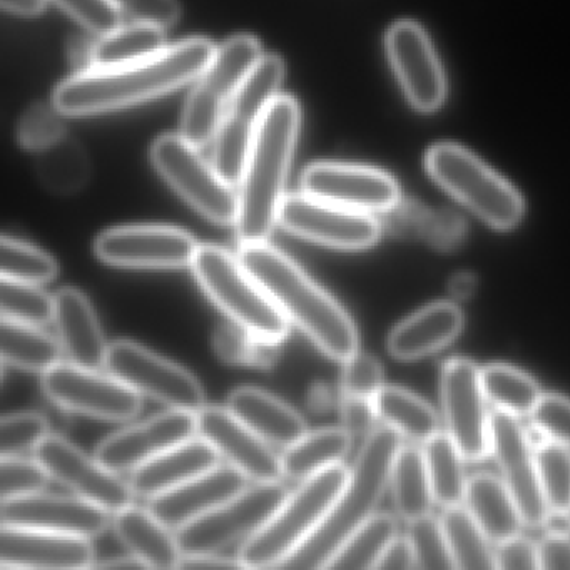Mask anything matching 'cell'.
I'll return each instance as SVG.
<instances>
[{
	"label": "cell",
	"mask_w": 570,
	"mask_h": 570,
	"mask_svg": "<svg viewBox=\"0 0 570 570\" xmlns=\"http://www.w3.org/2000/svg\"><path fill=\"white\" fill-rule=\"evenodd\" d=\"M215 55L208 39H188L135 65L78 72L56 89L52 101L76 118L141 105L199 78Z\"/></svg>",
	"instance_id": "1"
},
{
	"label": "cell",
	"mask_w": 570,
	"mask_h": 570,
	"mask_svg": "<svg viewBox=\"0 0 570 570\" xmlns=\"http://www.w3.org/2000/svg\"><path fill=\"white\" fill-rule=\"evenodd\" d=\"M239 262L330 358L345 363L358 352V332L346 309L268 242L239 246Z\"/></svg>",
	"instance_id": "2"
},
{
	"label": "cell",
	"mask_w": 570,
	"mask_h": 570,
	"mask_svg": "<svg viewBox=\"0 0 570 570\" xmlns=\"http://www.w3.org/2000/svg\"><path fill=\"white\" fill-rule=\"evenodd\" d=\"M299 121L296 99L279 95L259 122L239 181L235 226L242 245L268 242L278 223Z\"/></svg>",
	"instance_id": "3"
},
{
	"label": "cell",
	"mask_w": 570,
	"mask_h": 570,
	"mask_svg": "<svg viewBox=\"0 0 570 570\" xmlns=\"http://www.w3.org/2000/svg\"><path fill=\"white\" fill-rule=\"evenodd\" d=\"M399 433L376 426L363 442L348 480L318 529L292 553L283 569H326L343 543L375 513L390 485L393 459L400 449Z\"/></svg>",
	"instance_id": "4"
},
{
	"label": "cell",
	"mask_w": 570,
	"mask_h": 570,
	"mask_svg": "<svg viewBox=\"0 0 570 570\" xmlns=\"http://www.w3.org/2000/svg\"><path fill=\"white\" fill-rule=\"evenodd\" d=\"M348 475L350 470L338 463L303 480L272 519L245 540L236 556L243 569L282 566L318 529Z\"/></svg>",
	"instance_id": "5"
},
{
	"label": "cell",
	"mask_w": 570,
	"mask_h": 570,
	"mask_svg": "<svg viewBox=\"0 0 570 570\" xmlns=\"http://www.w3.org/2000/svg\"><path fill=\"white\" fill-rule=\"evenodd\" d=\"M203 292L226 316L258 338L283 342L289 320L239 258L215 245H202L191 265Z\"/></svg>",
	"instance_id": "6"
},
{
	"label": "cell",
	"mask_w": 570,
	"mask_h": 570,
	"mask_svg": "<svg viewBox=\"0 0 570 570\" xmlns=\"http://www.w3.org/2000/svg\"><path fill=\"white\" fill-rule=\"evenodd\" d=\"M426 171L456 202L475 213L495 229H512L522 219V196L509 181L497 175L462 146H433L426 153Z\"/></svg>",
	"instance_id": "7"
},
{
	"label": "cell",
	"mask_w": 570,
	"mask_h": 570,
	"mask_svg": "<svg viewBox=\"0 0 570 570\" xmlns=\"http://www.w3.org/2000/svg\"><path fill=\"white\" fill-rule=\"evenodd\" d=\"M262 58V45L253 36H235L216 49L215 58L186 101L183 138L198 148L215 139L233 98Z\"/></svg>",
	"instance_id": "8"
},
{
	"label": "cell",
	"mask_w": 570,
	"mask_h": 570,
	"mask_svg": "<svg viewBox=\"0 0 570 570\" xmlns=\"http://www.w3.org/2000/svg\"><path fill=\"white\" fill-rule=\"evenodd\" d=\"M285 62L276 55L263 56L233 98L213 146V166L229 185H239L249 146L272 102L278 98Z\"/></svg>",
	"instance_id": "9"
},
{
	"label": "cell",
	"mask_w": 570,
	"mask_h": 570,
	"mask_svg": "<svg viewBox=\"0 0 570 570\" xmlns=\"http://www.w3.org/2000/svg\"><path fill=\"white\" fill-rule=\"evenodd\" d=\"M151 161L165 181L209 222L235 225L238 195L215 166L198 153V146L181 135L159 136L151 146Z\"/></svg>",
	"instance_id": "10"
},
{
	"label": "cell",
	"mask_w": 570,
	"mask_h": 570,
	"mask_svg": "<svg viewBox=\"0 0 570 570\" xmlns=\"http://www.w3.org/2000/svg\"><path fill=\"white\" fill-rule=\"evenodd\" d=\"M289 495L279 482L256 483L176 532L183 556L219 552L255 535Z\"/></svg>",
	"instance_id": "11"
},
{
	"label": "cell",
	"mask_w": 570,
	"mask_h": 570,
	"mask_svg": "<svg viewBox=\"0 0 570 570\" xmlns=\"http://www.w3.org/2000/svg\"><path fill=\"white\" fill-rule=\"evenodd\" d=\"M105 368L136 392L169 409L198 413L205 406L202 383L191 372L139 343H111Z\"/></svg>",
	"instance_id": "12"
},
{
	"label": "cell",
	"mask_w": 570,
	"mask_h": 570,
	"mask_svg": "<svg viewBox=\"0 0 570 570\" xmlns=\"http://www.w3.org/2000/svg\"><path fill=\"white\" fill-rule=\"evenodd\" d=\"M42 390L61 409L106 422H129L142 406L141 393L111 373L105 375L71 362L42 373Z\"/></svg>",
	"instance_id": "13"
},
{
	"label": "cell",
	"mask_w": 570,
	"mask_h": 570,
	"mask_svg": "<svg viewBox=\"0 0 570 570\" xmlns=\"http://www.w3.org/2000/svg\"><path fill=\"white\" fill-rule=\"evenodd\" d=\"M278 223L299 238L343 252L370 248L382 233L379 219L370 213L342 208L305 193L285 196Z\"/></svg>",
	"instance_id": "14"
},
{
	"label": "cell",
	"mask_w": 570,
	"mask_h": 570,
	"mask_svg": "<svg viewBox=\"0 0 570 570\" xmlns=\"http://www.w3.org/2000/svg\"><path fill=\"white\" fill-rule=\"evenodd\" d=\"M443 415L446 432L463 459L483 460L490 453L492 415L487 410L480 370L470 360L452 358L442 368Z\"/></svg>",
	"instance_id": "15"
},
{
	"label": "cell",
	"mask_w": 570,
	"mask_h": 570,
	"mask_svg": "<svg viewBox=\"0 0 570 570\" xmlns=\"http://www.w3.org/2000/svg\"><path fill=\"white\" fill-rule=\"evenodd\" d=\"M35 459L56 482L108 512L132 505L136 493L129 480L126 482L118 472L102 465L98 456H89L62 436L49 435L35 450Z\"/></svg>",
	"instance_id": "16"
},
{
	"label": "cell",
	"mask_w": 570,
	"mask_h": 570,
	"mask_svg": "<svg viewBox=\"0 0 570 570\" xmlns=\"http://www.w3.org/2000/svg\"><path fill=\"white\" fill-rule=\"evenodd\" d=\"M490 453L502 473L503 483L512 493L523 523L542 527L550 512L540 489L535 449L519 416L497 410L490 425Z\"/></svg>",
	"instance_id": "17"
},
{
	"label": "cell",
	"mask_w": 570,
	"mask_h": 570,
	"mask_svg": "<svg viewBox=\"0 0 570 570\" xmlns=\"http://www.w3.org/2000/svg\"><path fill=\"white\" fill-rule=\"evenodd\" d=\"M198 248L189 233L173 226H121L101 233L95 243L96 256L119 268H186Z\"/></svg>",
	"instance_id": "18"
},
{
	"label": "cell",
	"mask_w": 570,
	"mask_h": 570,
	"mask_svg": "<svg viewBox=\"0 0 570 570\" xmlns=\"http://www.w3.org/2000/svg\"><path fill=\"white\" fill-rule=\"evenodd\" d=\"M305 195L362 213H389L400 203L395 179L368 166L316 163L302 176Z\"/></svg>",
	"instance_id": "19"
},
{
	"label": "cell",
	"mask_w": 570,
	"mask_h": 570,
	"mask_svg": "<svg viewBox=\"0 0 570 570\" xmlns=\"http://www.w3.org/2000/svg\"><path fill=\"white\" fill-rule=\"evenodd\" d=\"M386 52L413 108L436 111L445 99V75L422 26L412 21L393 24L386 35Z\"/></svg>",
	"instance_id": "20"
},
{
	"label": "cell",
	"mask_w": 570,
	"mask_h": 570,
	"mask_svg": "<svg viewBox=\"0 0 570 570\" xmlns=\"http://www.w3.org/2000/svg\"><path fill=\"white\" fill-rule=\"evenodd\" d=\"M198 433V416L189 410L169 409L138 425L128 426L102 440L96 456L112 472L138 469L159 453L193 439Z\"/></svg>",
	"instance_id": "21"
},
{
	"label": "cell",
	"mask_w": 570,
	"mask_h": 570,
	"mask_svg": "<svg viewBox=\"0 0 570 570\" xmlns=\"http://www.w3.org/2000/svg\"><path fill=\"white\" fill-rule=\"evenodd\" d=\"M196 416L199 435L208 440L229 465L256 483L279 482L283 476L282 455L229 409L203 406Z\"/></svg>",
	"instance_id": "22"
},
{
	"label": "cell",
	"mask_w": 570,
	"mask_h": 570,
	"mask_svg": "<svg viewBox=\"0 0 570 570\" xmlns=\"http://www.w3.org/2000/svg\"><path fill=\"white\" fill-rule=\"evenodd\" d=\"M0 520L2 525L28 527L91 539L105 532L109 512L78 495L39 492L2 500Z\"/></svg>",
	"instance_id": "23"
},
{
	"label": "cell",
	"mask_w": 570,
	"mask_h": 570,
	"mask_svg": "<svg viewBox=\"0 0 570 570\" xmlns=\"http://www.w3.org/2000/svg\"><path fill=\"white\" fill-rule=\"evenodd\" d=\"M88 537L2 525L0 567L28 570H81L95 566Z\"/></svg>",
	"instance_id": "24"
},
{
	"label": "cell",
	"mask_w": 570,
	"mask_h": 570,
	"mask_svg": "<svg viewBox=\"0 0 570 570\" xmlns=\"http://www.w3.org/2000/svg\"><path fill=\"white\" fill-rule=\"evenodd\" d=\"M248 476L233 465H218L181 487L149 499V509L169 529L199 519L248 487Z\"/></svg>",
	"instance_id": "25"
},
{
	"label": "cell",
	"mask_w": 570,
	"mask_h": 570,
	"mask_svg": "<svg viewBox=\"0 0 570 570\" xmlns=\"http://www.w3.org/2000/svg\"><path fill=\"white\" fill-rule=\"evenodd\" d=\"M219 456L208 440L193 436L132 470L129 483L136 495L149 500L215 469Z\"/></svg>",
	"instance_id": "26"
},
{
	"label": "cell",
	"mask_w": 570,
	"mask_h": 570,
	"mask_svg": "<svg viewBox=\"0 0 570 570\" xmlns=\"http://www.w3.org/2000/svg\"><path fill=\"white\" fill-rule=\"evenodd\" d=\"M55 299L56 330L69 362L85 368H105L109 345L85 293L68 286L59 289Z\"/></svg>",
	"instance_id": "27"
},
{
	"label": "cell",
	"mask_w": 570,
	"mask_h": 570,
	"mask_svg": "<svg viewBox=\"0 0 570 570\" xmlns=\"http://www.w3.org/2000/svg\"><path fill=\"white\" fill-rule=\"evenodd\" d=\"M463 326V313L449 302L433 303L403 320L389 336V352L399 360H419L445 348Z\"/></svg>",
	"instance_id": "28"
},
{
	"label": "cell",
	"mask_w": 570,
	"mask_h": 570,
	"mask_svg": "<svg viewBox=\"0 0 570 570\" xmlns=\"http://www.w3.org/2000/svg\"><path fill=\"white\" fill-rule=\"evenodd\" d=\"M115 532L131 556L146 569H178L183 559L176 532L163 523L151 509L132 505L115 513Z\"/></svg>",
	"instance_id": "29"
},
{
	"label": "cell",
	"mask_w": 570,
	"mask_h": 570,
	"mask_svg": "<svg viewBox=\"0 0 570 570\" xmlns=\"http://www.w3.org/2000/svg\"><path fill=\"white\" fill-rule=\"evenodd\" d=\"M228 409L272 445L286 449L306 433L305 420L295 409L272 393L253 386H242L232 392Z\"/></svg>",
	"instance_id": "30"
},
{
	"label": "cell",
	"mask_w": 570,
	"mask_h": 570,
	"mask_svg": "<svg viewBox=\"0 0 570 570\" xmlns=\"http://www.w3.org/2000/svg\"><path fill=\"white\" fill-rule=\"evenodd\" d=\"M463 503L490 542L502 543L519 535L522 515L503 480L476 473L466 482Z\"/></svg>",
	"instance_id": "31"
},
{
	"label": "cell",
	"mask_w": 570,
	"mask_h": 570,
	"mask_svg": "<svg viewBox=\"0 0 570 570\" xmlns=\"http://www.w3.org/2000/svg\"><path fill=\"white\" fill-rule=\"evenodd\" d=\"M352 446V435L343 426L306 432L298 442L286 446L283 452V476L293 480L309 479L328 466L342 463Z\"/></svg>",
	"instance_id": "32"
},
{
	"label": "cell",
	"mask_w": 570,
	"mask_h": 570,
	"mask_svg": "<svg viewBox=\"0 0 570 570\" xmlns=\"http://www.w3.org/2000/svg\"><path fill=\"white\" fill-rule=\"evenodd\" d=\"M393 503L406 522L429 515L433 500L425 453L415 445H400L390 473Z\"/></svg>",
	"instance_id": "33"
},
{
	"label": "cell",
	"mask_w": 570,
	"mask_h": 570,
	"mask_svg": "<svg viewBox=\"0 0 570 570\" xmlns=\"http://www.w3.org/2000/svg\"><path fill=\"white\" fill-rule=\"evenodd\" d=\"M62 346L39 326L2 318L0 356L8 365L26 372L46 373L61 363Z\"/></svg>",
	"instance_id": "34"
},
{
	"label": "cell",
	"mask_w": 570,
	"mask_h": 570,
	"mask_svg": "<svg viewBox=\"0 0 570 570\" xmlns=\"http://www.w3.org/2000/svg\"><path fill=\"white\" fill-rule=\"evenodd\" d=\"M375 410L383 425L413 443H426L439 435L440 423L435 410L409 390L383 386L375 396Z\"/></svg>",
	"instance_id": "35"
},
{
	"label": "cell",
	"mask_w": 570,
	"mask_h": 570,
	"mask_svg": "<svg viewBox=\"0 0 570 570\" xmlns=\"http://www.w3.org/2000/svg\"><path fill=\"white\" fill-rule=\"evenodd\" d=\"M165 42V29L132 22L101 36L92 45L91 69L121 68L145 61L168 48Z\"/></svg>",
	"instance_id": "36"
},
{
	"label": "cell",
	"mask_w": 570,
	"mask_h": 570,
	"mask_svg": "<svg viewBox=\"0 0 570 570\" xmlns=\"http://www.w3.org/2000/svg\"><path fill=\"white\" fill-rule=\"evenodd\" d=\"M440 522L455 569H495V552L490 547V539L470 515L469 510L462 505L449 507Z\"/></svg>",
	"instance_id": "37"
},
{
	"label": "cell",
	"mask_w": 570,
	"mask_h": 570,
	"mask_svg": "<svg viewBox=\"0 0 570 570\" xmlns=\"http://www.w3.org/2000/svg\"><path fill=\"white\" fill-rule=\"evenodd\" d=\"M426 470L433 500L443 509L456 507L465 499L466 482L463 455L449 433L433 436L425 443Z\"/></svg>",
	"instance_id": "38"
},
{
	"label": "cell",
	"mask_w": 570,
	"mask_h": 570,
	"mask_svg": "<svg viewBox=\"0 0 570 570\" xmlns=\"http://www.w3.org/2000/svg\"><path fill=\"white\" fill-rule=\"evenodd\" d=\"M480 380L487 402L509 415H530L542 396L532 376L502 363L480 370Z\"/></svg>",
	"instance_id": "39"
},
{
	"label": "cell",
	"mask_w": 570,
	"mask_h": 570,
	"mask_svg": "<svg viewBox=\"0 0 570 570\" xmlns=\"http://www.w3.org/2000/svg\"><path fill=\"white\" fill-rule=\"evenodd\" d=\"M399 537L396 520L373 513L335 553L326 569H376L390 543Z\"/></svg>",
	"instance_id": "40"
},
{
	"label": "cell",
	"mask_w": 570,
	"mask_h": 570,
	"mask_svg": "<svg viewBox=\"0 0 570 570\" xmlns=\"http://www.w3.org/2000/svg\"><path fill=\"white\" fill-rule=\"evenodd\" d=\"M540 489L550 513L566 517L570 513V450L560 443H540L535 449Z\"/></svg>",
	"instance_id": "41"
},
{
	"label": "cell",
	"mask_w": 570,
	"mask_h": 570,
	"mask_svg": "<svg viewBox=\"0 0 570 570\" xmlns=\"http://www.w3.org/2000/svg\"><path fill=\"white\" fill-rule=\"evenodd\" d=\"M58 262L28 243L2 236L0 239V275L14 282L42 285L58 276Z\"/></svg>",
	"instance_id": "42"
},
{
	"label": "cell",
	"mask_w": 570,
	"mask_h": 570,
	"mask_svg": "<svg viewBox=\"0 0 570 570\" xmlns=\"http://www.w3.org/2000/svg\"><path fill=\"white\" fill-rule=\"evenodd\" d=\"M38 286L2 278L0 282L2 318H11L35 326H45L55 322V296L42 292Z\"/></svg>",
	"instance_id": "43"
},
{
	"label": "cell",
	"mask_w": 570,
	"mask_h": 570,
	"mask_svg": "<svg viewBox=\"0 0 570 570\" xmlns=\"http://www.w3.org/2000/svg\"><path fill=\"white\" fill-rule=\"evenodd\" d=\"M282 342L258 338L242 326H223L215 335L219 358L235 365L269 366L279 355Z\"/></svg>",
	"instance_id": "44"
},
{
	"label": "cell",
	"mask_w": 570,
	"mask_h": 570,
	"mask_svg": "<svg viewBox=\"0 0 570 570\" xmlns=\"http://www.w3.org/2000/svg\"><path fill=\"white\" fill-rule=\"evenodd\" d=\"M406 539L412 543L419 569H455L442 522L435 517L429 513L409 522Z\"/></svg>",
	"instance_id": "45"
},
{
	"label": "cell",
	"mask_w": 570,
	"mask_h": 570,
	"mask_svg": "<svg viewBox=\"0 0 570 570\" xmlns=\"http://www.w3.org/2000/svg\"><path fill=\"white\" fill-rule=\"evenodd\" d=\"M49 433V423L39 413L24 412L6 415L0 422V455H24L35 452Z\"/></svg>",
	"instance_id": "46"
},
{
	"label": "cell",
	"mask_w": 570,
	"mask_h": 570,
	"mask_svg": "<svg viewBox=\"0 0 570 570\" xmlns=\"http://www.w3.org/2000/svg\"><path fill=\"white\" fill-rule=\"evenodd\" d=\"M51 475L38 460L22 455L2 456L0 460V499H18L45 492Z\"/></svg>",
	"instance_id": "47"
},
{
	"label": "cell",
	"mask_w": 570,
	"mask_h": 570,
	"mask_svg": "<svg viewBox=\"0 0 570 570\" xmlns=\"http://www.w3.org/2000/svg\"><path fill=\"white\" fill-rule=\"evenodd\" d=\"M532 425L537 432L542 433L550 442L570 449V400L566 396L547 395L540 396L535 409L530 413Z\"/></svg>",
	"instance_id": "48"
},
{
	"label": "cell",
	"mask_w": 570,
	"mask_h": 570,
	"mask_svg": "<svg viewBox=\"0 0 570 570\" xmlns=\"http://www.w3.org/2000/svg\"><path fill=\"white\" fill-rule=\"evenodd\" d=\"M383 389V370L379 360L368 353L356 352L346 360L342 375V395L375 400Z\"/></svg>",
	"instance_id": "49"
},
{
	"label": "cell",
	"mask_w": 570,
	"mask_h": 570,
	"mask_svg": "<svg viewBox=\"0 0 570 570\" xmlns=\"http://www.w3.org/2000/svg\"><path fill=\"white\" fill-rule=\"evenodd\" d=\"M79 24L96 35L105 36L119 28L121 14L111 0H52Z\"/></svg>",
	"instance_id": "50"
},
{
	"label": "cell",
	"mask_w": 570,
	"mask_h": 570,
	"mask_svg": "<svg viewBox=\"0 0 570 570\" xmlns=\"http://www.w3.org/2000/svg\"><path fill=\"white\" fill-rule=\"evenodd\" d=\"M58 145L59 141L51 146V153L42 168V176L56 191H71L82 185L86 179V161L81 153L69 148L68 151H62Z\"/></svg>",
	"instance_id": "51"
},
{
	"label": "cell",
	"mask_w": 570,
	"mask_h": 570,
	"mask_svg": "<svg viewBox=\"0 0 570 570\" xmlns=\"http://www.w3.org/2000/svg\"><path fill=\"white\" fill-rule=\"evenodd\" d=\"M119 14L131 19L136 24L171 28L181 18L178 0H111Z\"/></svg>",
	"instance_id": "52"
},
{
	"label": "cell",
	"mask_w": 570,
	"mask_h": 570,
	"mask_svg": "<svg viewBox=\"0 0 570 570\" xmlns=\"http://www.w3.org/2000/svg\"><path fill=\"white\" fill-rule=\"evenodd\" d=\"M62 125L48 108L32 109L21 126V141L26 148H51L61 138Z\"/></svg>",
	"instance_id": "53"
},
{
	"label": "cell",
	"mask_w": 570,
	"mask_h": 570,
	"mask_svg": "<svg viewBox=\"0 0 570 570\" xmlns=\"http://www.w3.org/2000/svg\"><path fill=\"white\" fill-rule=\"evenodd\" d=\"M376 419L379 415H376L375 400L342 395L343 429L352 435L353 440L363 439L365 442L375 430Z\"/></svg>",
	"instance_id": "54"
},
{
	"label": "cell",
	"mask_w": 570,
	"mask_h": 570,
	"mask_svg": "<svg viewBox=\"0 0 570 570\" xmlns=\"http://www.w3.org/2000/svg\"><path fill=\"white\" fill-rule=\"evenodd\" d=\"M495 569H539V547L525 537L515 535L499 543L495 552Z\"/></svg>",
	"instance_id": "55"
},
{
	"label": "cell",
	"mask_w": 570,
	"mask_h": 570,
	"mask_svg": "<svg viewBox=\"0 0 570 570\" xmlns=\"http://www.w3.org/2000/svg\"><path fill=\"white\" fill-rule=\"evenodd\" d=\"M539 569H570V535L563 532H552L543 537L539 543Z\"/></svg>",
	"instance_id": "56"
},
{
	"label": "cell",
	"mask_w": 570,
	"mask_h": 570,
	"mask_svg": "<svg viewBox=\"0 0 570 570\" xmlns=\"http://www.w3.org/2000/svg\"><path fill=\"white\" fill-rule=\"evenodd\" d=\"M416 567L415 552L412 543L406 537H396L389 549L383 553L376 569L383 570H409Z\"/></svg>",
	"instance_id": "57"
},
{
	"label": "cell",
	"mask_w": 570,
	"mask_h": 570,
	"mask_svg": "<svg viewBox=\"0 0 570 570\" xmlns=\"http://www.w3.org/2000/svg\"><path fill=\"white\" fill-rule=\"evenodd\" d=\"M238 557H226L218 552L183 556L178 569H239ZM243 569V567H242Z\"/></svg>",
	"instance_id": "58"
},
{
	"label": "cell",
	"mask_w": 570,
	"mask_h": 570,
	"mask_svg": "<svg viewBox=\"0 0 570 570\" xmlns=\"http://www.w3.org/2000/svg\"><path fill=\"white\" fill-rule=\"evenodd\" d=\"M8 12L19 16H38L45 11L46 0H0Z\"/></svg>",
	"instance_id": "59"
},
{
	"label": "cell",
	"mask_w": 570,
	"mask_h": 570,
	"mask_svg": "<svg viewBox=\"0 0 570 570\" xmlns=\"http://www.w3.org/2000/svg\"><path fill=\"white\" fill-rule=\"evenodd\" d=\"M96 569H146L141 560L136 559L135 556L128 557H111L101 562H95Z\"/></svg>",
	"instance_id": "60"
}]
</instances>
